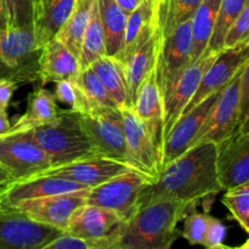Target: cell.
Returning a JSON list of instances; mask_svg holds the SVG:
<instances>
[{"mask_svg":"<svg viewBox=\"0 0 249 249\" xmlns=\"http://www.w3.org/2000/svg\"><path fill=\"white\" fill-rule=\"evenodd\" d=\"M80 70L77 56L57 39L53 38L41 48L39 57V82L41 85L61 80L75 82Z\"/></svg>","mask_w":249,"mask_h":249,"instance_id":"22","label":"cell"},{"mask_svg":"<svg viewBox=\"0 0 249 249\" xmlns=\"http://www.w3.org/2000/svg\"><path fill=\"white\" fill-rule=\"evenodd\" d=\"M229 249H236V248H235V247H230Z\"/></svg>","mask_w":249,"mask_h":249,"instance_id":"49","label":"cell"},{"mask_svg":"<svg viewBox=\"0 0 249 249\" xmlns=\"http://www.w3.org/2000/svg\"><path fill=\"white\" fill-rule=\"evenodd\" d=\"M226 236V226L224 225L223 221L216 219L215 216L209 215L208 225H207L206 235L203 240V247H215V246L221 245L225 240Z\"/></svg>","mask_w":249,"mask_h":249,"instance_id":"39","label":"cell"},{"mask_svg":"<svg viewBox=\"0 0 249 249\" xmlns=\"http://www.w3.org/2000/svg\"><path fill=\"white\" fill-rule=\"evenodd\" d=\"M88 190L32 199L18 204L17 208L32 220L65 232L74 212L87 203Z\"/></svg>","mask_w":249,"mask_h":249,"instance_id":"16","label":"cell"},{"mask_svg":"<svg viewBox=\"0 0 249 249\" xmlns=\"http://www.w3.org/2000/svg\"><path fill=\"white\" fill-rule=\"evenodd\" d=\"M61 233L32 220L17 208H0V249H38Z\"/></svg>","mask_w":249,"mask_h":249,"instance_id":"11","label":"cell"},{"mask_svg":"<svg viewBox=\"0 0 249 249\" xmlns=\"http://www.w3.org/2000/svg\"><path fill=\"white\" fill-rule=\"evenodd\" d=\"M62 112L56 97L43 85L36 88L27 99V109L10 125L9 134H22L55 121Z\"/></svg>","mask_w":249,"mask_h":249,"instance_id":"24","label":"cell"},{"mask_svg":"<svg viewBox=\"0 0 249 249\" xmlns=\"http://www.w3.org/2000/svg\"><path fill=\"white\" fill-rule=\"evenodd\" d=\"M22 134L33 140L48 155L51 167L99 156L83 133L79 114L71 109H62L53 122Z\"/></svg>","mask_w":249,"mask_h":249,"instance_id":"3","label":"cell"},{"mask_svg":"<svg viewBox=\"0 0 249 249\" xmlns=\"http://www.w3.org/2000/svg\"><path fill=\"white\" fill-rule=\"evenodd\" d=\"M151 179L135 169H129L88 190L87 204L101 207L125 223L140 207L141 195Z\"/></svg>","mask_w":249,"mask_h":249,"instance_id":"5","label":"cell"},{"mask_svg":"<svg viewBox=\"0 0 249 249\" xmlns=\"http://www.w3.org/2000/svg\"><path fill=\"white\" fill-rule=\"evenodd\" d=\"M123 118L126 145V163L130 168L156 180L160 170V155L153 143L145 124L133 108L119 109Z\"/></svg>","mask_w":249,"mask_h":249,"instance_id":"12","label":"cell"},{"mask_svg":"<svg viewBox=\"0 0 249 249\" xmlns=\"http://www.w3.org/2000/svg\"><path fill=\"white\" fill-rule=\"evenodd\" d=\"M55 97L62 104L67 105L74 113L83 116L92 111L91 104L82 88L73 80H61L56 83Z\"/></svg>","mask_w":249,"mask_h":249,"instance_id":"35","label":"cell"},{"mask_svg":"<svg viewBox=\"0 0 249 249\" xmlns=\"http://www.w3.org/2000/svg\"><path fill=\"white\" fill-rule=\"evenodd\" d=\"M216 143L191 146L180 157L160 169L145 187L140 204L151 199H170L197 209L206 199L213 201L221 192L216 174Z\"/></svg>","mask_w":249,"mask_h":249,"instance_id":"1","label":"cell"},{"mask_svg":"<svg viewBox=\"0 0 249 249\" xmlns=\"http://www.w3.org/2000/svg\"><path fill=\"white\" fill-rule=\"evenodd\" d=\"M75 83L82 88L84 94L87 95L88 100L91 104L92 109L95 108H118L116 102L108 94L105 85L99 79L94 71L90 67H84L80 70L79 75L75 79ZM119 109V108H118Z\"/></svg>","mask_w":249,"mask_h":249,"instance_id":"33","label":"cell"},{"mask_svg":"<svg viewBox=\"0 0 249 249\" xmlns=\"http://www.w3.org/2000/svg\"><path fill=\"white\" fill-rule=\"evenodd\" d=\"M221 202L243 231L249 232V182L226 190Z\"/></svg>","mask_w":249,"mask_h":249,"instance_id":"34","label":"cell"},{"mask_svg":"<svg viewBox=\"0 0 249 249\" xmlns=\"http://www.w3.org/2000/svg\"><path fill=\"white\" fill-rule=\"evenodd\" d=\"M249 40L243 41L235 48L224 49L216 55L215 60L212 62L202 75L198 88L194 97L185 108L184 113L189 112L195 106L203 101L209 95L226 87L241 71V68L249 62ZM182 113V114H184ZM181 114V116H182Z\"/></svg>","mask_w":249,"mask_h":249,"instance_id":"14","label":"cell"},{"mask_svg":"<svg viewBox=\"0 0 249 249\" xmlns=\"http://www.w3.org/2000/svg\"><path fill=\"white\" fill-rule=\"evenodd\" d=\"M79 123L96 155L128 164L123 118L118 108H95L79 116Z\"/></svg>","mask_w":249,"mask_h":249,"instance_id":"7","label":"cell"},{"mask_svg":"<svg viewBox=\"0 0 249 249\" xmlns=\"http://www.w3.org/2000/svg\"><path fill=\"white\" fill-rule=\"evenodd\" d=\"M1 191H2V190H0V195H1ZM1 201H0V208H1Z\"/></svg>","mask_w":249,"mask_h":249,"instance_id":"48","label":"cell"},{"mask_svg":"<svg viewBox=\"0 0 249 249\" xmlns=\"http://www.w3.org/2000/svg\"><path fill=\"white\" fill-rule=\"evenodd\" d=\"M89 67L101 80L119 109L133 108L123 67L118 61L109 56H102L95 60Z\"/></svg>","mask_w":249,"mask_h":249,"instance_id":"26","label":"cell"},{"mask_svg":"<svg viewBox=\"0 0 249 249\" xmlns=\"http://www.w3.org/2000/svg\"><path fill=\"white\" fill-rule=\"evenodd\" d=\"M116 1L126 14H130L140 5L142 0H116Z\"/></svg>","mask_w":249,"mask_h":249,"instance_id":"42","label":"cell"},{"mask_svg":"<svg viewBox=\"0 0 249 249\" xmlns=\"http://www.w3.org/2000/svg\"><path fill=\"white\" fill-rule=\"evenodd\" d=\"M40 53L32 28L0 31V78L17 85L39 82Z\"/></svg>","mask_w":249,"mask_h":249,"instance_id":"4","label":"cell"},{"mask_svg":"<svg viewBox=\"0 0 249 249\" xmlns=\"http://www.w3.org/2000/svg\"><path fill=\"white\" fill-rule=\"evenodd\" d=\"M216 174L221 191L249 182V126L238 124L229 136L216 143Z\"/></svg>","mask_w":249,"mask_h":249,"instance_id":"8","label":"cell"},{"mask_svg":"<svg viewBox=\"0 0 249 249\" xmlns=\"http://www.w3.org/2000/svg\"><path fill=\"white\" fill-rule=\"evenodd\" d=\"M249 4L242 10L237 18L232 22L224 36V49L235 48L243 41L249 40Z\"/></svg>","mask_w":249,"mask_h":249,"instance_id":"38","label":"cell"},{"mask_svg":"<svg viewBox=\"0 0 249 249\" xmlns=\"http://www.w3.org/2000/svg\"><path fill=\"white\" fill-rule=\"evenodd\" d=\"M160 34L158 32L156 23L150 27L141 40L136 44L130 53L118 61L122 65L128 84L129 96L134 106L136 91L142 80L148 75V73L155 68L156 56H157L158 44H160Z\"/></svg>","mask_w":249,"mask_h":249,"instance_id":"21","label":"cell"},{"mask_svg":"<svg viewBox=\"0 0 249 249\" xmlns=\"http://www.w3.org/2000/svg\"><path fill=\"white\" fill-rule=\"evenodd\" d=\"M87 189L88 187H84L83 185L77 184L66 178L40 174L23 180L12 181L1 191L0 201H1L2 207L15 208L18 204L32 201V199L45 198V197L70 194V192Z\"/></svg>","mask_w":249,"mask_h":249,"instance_id":"17","label":"cell"},{"mask_svg":"<svg viewBox=\"0 0 249 249\" xmlns=\"http://www.w3.org/2000/svg\"><path fill=\"white\" fill-rule=\"evenodd\" d=\"M99 18L105 36L106 56L116 58L122 51L128 15L116 0H96Z\"/></svg>","mask_w":249,"mask_h":249,"instance_id":"25","label":"cell"},{"mask_svg":"<svg viewBox=\"0 0 249 249\" xmlns=\"http://www.w3.org/2000/svg\"><path fill=\"white\" fill-rule=\"evenodd\" d=\"M249 4L248 0H221L213 32L203 55L219 53L224 50V36L232 22ZM202 55V56H203Z\"/></svg>","mask_w":249,"mask_h":249,"instance_id":"32","label":"cell"},{"mask_svg":"<svg viewBox=\"0 0 249 249\" xmlns=\"http://www.w3.org/2000/svg\"><path fill=\"white\" fill-rule=\"evenodd\" d=\"M203 0H155V23L160 36H168L180 23L191 19Z\"/></svg>","mask_w":249,"mask_h":249,"instance_id":"28","label":"cell"},{"mask_svg":"<svg viewBox=\"0 0 249 249\" xmlns=\"http://www.w3.org/2000/svg\"><path fill=\"white\" fill-rule=\"evenodd\" d=\"M74 1H75V2H77V1H80V0H74Z\"/></svg>","mask_w":249,"mask_h":249,"instance_id":"50","label":"cell"},{"mask_svg":"<svg viewBox=\"0 0 249 249\" xmlns=\"http://www.w3.org/2000/svg\"><path fill=\"white\" fill-rule=\"evenodd\" d=\"M133 111L138 118L145 124L148 134L152 138L153 143L160 155L163 145V125H164V114H163V100L156 79L155 68L148 73L142 80L136 91L134 100Z\"/></svg>","mask_w":249,"mask_h":249,"instance_id":"20","label":"cell"},{"mask_svg":"<svg viewBox=\"0 0 249 249\" xmlns=\"http://www.w3.org/2000/svg\"><path fill=\"white\" fill-rule=\"evenodd\" d=\"M229 248H230V246H225L224 243H221V245L215 246V247H209V248H206V249H229Z\"/></svg>","mask_w":249,"mask_h":249,"instance_id":"46","label":"cell"},{"mask_svg":"<svg viewBox=\"0 0 249 249\" xmlns=\"http://www.w3.org/2000/svg\"><path fill=\"white\" fill-rule=\"evenodd\" d=\"M129 169H133V168H130L125 163L118 162V160H111L104 156H92V157L82 158V160H74L67 164L51 167L41 174L57 175V177L72 180L88 189H91Z\"/></svg>","mask_w":249,"mask_h":249,"instance_id":"19","label":"cell"},{"mask_svg":"<svg viewBox=\"0 0 249 249\" xmlns=\"http://www.w3.org/2000/svg\"><path fill=\"white\" fill-rule=\"evenodd\" d=\"M102 56H106L105 36L99 18L96 0H92L89 21H88L84 36H83L78 60H79L80 67L84 68L89 67L95 60Z\"/></svg>","mask_w":249,"mask_h":249,"instance_id":"31","label":"cell"},{"mask_svg":"<svg viewBox=\"0 0 249 249\" xmlns=\"http://www.w3.org/2000/svg\"><path fill=\"white\" fill-rule=\"evenodd\" d=\"M196 208L170 199L140 204L117 235L101 249H170L181 236L178 224Z\"/></svg>","mask_w":249,"mask_h":249,"instance_id":"2","label":"cell"},{"mask_svg":"<svg viewBox=\"0 0 249 249\" xmlns=\"http://www.w3.org/2000/svg\"><path fill=\"white\" fill-rule=\"evenodd\" d=\"M4 1L6 7L7 26L11 28H32L34 0H4Z\"/></svg>","mask_w":249,"mask_h":249,"instance_id":"36","label":"cell"},{"mask_svg":"<svg viewBox=\"0 0 249 249\" xmlns=\"http://www.w3.org/2000/svg\"><path fill=\"white\" fill-rule=\"evenodd\" d=\"M12 181H14V180L11 179V177H10V175L2 169L1 165H0V190H4L5 187L9 186Z\"/></svg>","mask_w":249,"mask_h":249,"instance_id":"45","label":"cell"},{"mask_svg":"<svg viewBox=\"0 0 249 249\" xmlns=\"http://www.w3.org/2000/svg\"><path fill=\"white\" fill-rule=\"evenodd\" d=\"M10 119L7 116V109H0V135L6 133L10 129Z\"/></svg>","mask_w":249,"mask_h":249,"instance_id":"43","label":"cell"},{"mask_svg":"<svg viewBox=\"0 0 249 249\" xmlns=\"http://www.w3.org/2000/svg\"><path fill=\"white\" fill-rule=\"evenodd\" d=\"M7 16H6V7H5L4 0H0V31L7 28Z\"/></svg>","mask_w":249,"mask_h":249,"instance_id":"44","label":"cell"},{"mask_svg":"<svg viewBox=\"0 0 249 249\" xmlns=\"http://www.w3.org/2000/svg\"><path fill=\"white\" fill-rule=\"evenodd\" d=\"M191 19L180 23L168 36H160L156 56L155 72L163 101L179 75L191 65Z\"/></svg>","mask_w":249,"mask_h":249,"instance_id":"6","label":"cell"},{"mask_svg":"<svg viewBox=\"0 0 249 249\" xmlns=\"http://www.w3.org/2000/svg\"><path fill=\"white\" fill-rule=\"evenodd\" d=\"M74 6V0H34L32 28L40 48L55 38Z\"/></svg>","mask_w":249,"mask_h":249,"instance_id":"23","label":"cell"},{"mask_svg":"<svg viewBox=\"0 0 249 249\" xmlns=\"http://www.w3.org/2000/svg\"><path fill=\"white\" fill-rule=\"evenodd\" d=\"M38 249H95L91 245L80 238L73 237L67 233H61L56 238L51 240L46 245L41 246Z\"/></svg>","mask_w":249,"mask_h":249,"instance_id":"40","label":"cell"},{"mask_svg":"<svg viewBox=\"0 0 249 249\" xmlns=\"http://www.w3.org/2000/svg\"><path fill=\"white\" fill-rule=\"evenodd\" d=\"M209 215L211 214L207 213V212L199 213L197 211H194L187 214L182 219L184 220V229L181 231V237H184L191 246L203 245Z\"/></svg>","mask_w":249,"mask_h":249,"instance_id":"37","label":"cell"},{"mask_svg":"<svg viewBox=\"0 0 249 249\" xmlns=\"http://www.w3.org/2000/svg\"><path fill=\"white\" fill-rule=\"evenodd\" d=\"M242 68L235 78L224 89H221L218 100L203 125L195 136L191 146L204 142L219 143L223 139L230 135L241 123L240 88Z\"/></svg>","mask_w":249,"mask_h":249,"instance_id":"10","label":"cell"},{"mask_svg":"<svg viewBox=\"0 0 249 249\" xmlns=\"http://www.w3.org/2000/svg\"><path fill=\"white\" fill-rule=\"evenodd\" d=\"M155 23V0H142L133 12L128 15L125 36L122 51L114 60L121 61L125 57L131 49L141 40L150 27Z\"/></svg>","mask_w":249,"mask_h":249,"instance_id":"30","label":"cell"},{"mask_svg":"<svg viewBox=\"0 0 249 249\" xmlns=\"http://www.w3.org/2000/svg\"><path fill=\"white\" fill-rule=\"evenodd\" d=\"M0 165L14 181L36 177L51 168L48 155L24 134L0 135Z\"/></svg>","mask_w":249,"mask_h":249,"instance_id":"9","label":"cell"},{"mask_svg":"<svg viewBox=\"0 0 249 249\" xmlns=\"http://www.w3.org/2000/svg\"><path fill=\"white\" fill-rule=\"evenodd\" d=\"M220 91L209 95L197 106L182 114L178 119L177 123L173 125V128L163 140L162 150H160V169L177 160L191 147L195 136L197 135L201 126L206 122L208 114L211 113Z\"/></svg>","mask_w":249,"mask_h":249,"instance_id":"15","label":"cell"},{"mask_svg":"<svg viewBox=\"0 0 249 249\" xmlns=\"http://www.w3.org/2000/svg\"><path fill=\"white\" fill-rule=\"evenodd\" d=\"M17 87L16 83L0 78V109H7Z\"/></svg>","mask_w":249,"mask_h":249,"instance_id":"41","label":"cell"},{"mask_svg":"<svg viewBox=\"0 0 249 249\" xmlns=\"http://www.w3.org/2000/svg\"><path fill=\"white\" fill-rule=\"evenodd\" d=\"M221 0H203L191 17V65L203 55L213 32Z\"/></svg>","mask_w":249,"mask_h":249,"instance_id":"27","label":"cell"},{"mask_svg":"<svg viewBox=\"0 0 249 249\" xmlns=\"http://www.w3.org/2000/svg\"><path fill=\"white\" fill-rule=\"evenodd\" d=\"M123 223L113 212L85 203L74 212L65 233L101 249L117 235Z\"/></svg>","mask_w":249,"mask_h":249,"instance_id":"13","label":"cell"},{"mask_svg":"<svg viewBox=\"0 0 249 249\" xmlns=\"http://www.w3.org/2000/svg\"><path fill=\"white\" fill-rule=\"evenodd\" d=\"M236 249H249V241H246L243 245L238 246V247H235Z\"/></svg>","mask_w":249,"mask_h":249,"instance_id":"47","label":"cell"},{"mask_svg":"<svg viewBox=\"0 0 249 249\" xmlns=\"http://www.w3.org/2000/svg\"><path fill=\"white\" fill-rule=\"evenodd\" d=\"M91 4L92 0H80L75 2L73 12L55 36V39L61 41L77 57L79 56L80 45L89 21Z\"/></svg>","mask_w":249,"mask_h":249,"instance_id":"29","label":"cell"},{"mask_svg":"<svg viewBox=\"0 0 249 249\" xmlns=\"http://www.w3.org/2000/svg\"><path fill=\"white\" fill-rule=\"evenodd\" d=\"M218 53L203 55L198 61L190 65L179 75L177 82L170 89L169 94L163 101V114H164V125H163V140L170 129L173 128L178 119L184 113L185 108L194 97L202 75L207 68L215 60Z\"/></svg>","mask_w":249,"mask_h":249,"instance_id":"18","label":"cell"}]
</instances>
